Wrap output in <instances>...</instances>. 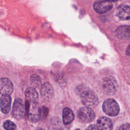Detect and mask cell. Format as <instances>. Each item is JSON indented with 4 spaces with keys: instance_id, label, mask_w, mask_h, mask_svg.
I'll return each instance as SVG.
<instances>
[{
    "instance_id": "13",
    "label": "cell",
    "mask_w": 130,
    "mask_h": 130,
    "mask_svg": "<svg viewBox=\"0 0 130 130\" xmlns=\"http://www.w3.org/2000/svg\"><path fill=\"white\" fill-rule=\"evenodd\" d=\"M26 101L30 104H37L38 102V94L36 90L33 87L27 88L25 92Z\"/></svg>"
},
{
    "instance_id": "8",
    "label": "cell",
    "mask_w": 130,
    "mask_h": 130,
    "mask_svg": "<svg viewBox=\"0 0 130 130\" xmlns=\"http://www.w3.org/2000/svg\"><path fill=\"white\" fill-rule=\"evenodd\" d=\"M37 104H30L29 112L28 113V119L31 122H37L41 117V108H39Z\"/></svg>"
},
{
    "instance_id": "12",
    "label": "cell",
    "mask_w": 130,
    "mask_h": 130,
    "mask_svg": "<svg viewBox=\"0 0 130 130\" xmlns=\"http://www.w3.org/2000/svg\"><path fill=\"white\" fill-rule=\"evenodd\" d=\"M116 16L121 20H130V6H119L116 11Z\"/></svg>"
},
{
    "instance_id": "17",
    "label": "cell",
    "mask_w": 130,
    "mask_h": 130,
    "mask_svg": "<svg viewBox=\"0 0 130 130\" xmlns=\"http://www.w3.org/2000/svg\"><path fill=\"white\" fill-rule=\"evenodd\" d=\"M4 127L6 130H15L16 125L10 120H6L4 123Z\"/></svg>"
},
{
    "instance_id": "24",
    "label": "cell",
    "mask_w": 130,
    "mask_h": 130,
    "mask_svg": "<svg viewBox=\"0 0 130 130\" xmlns=\"http://www.w3.org/2000/svg\"><path fill=\"white\" fill-rule=\"evenodd\" d=\"M75 130H79V129H75Z\"/></svg>"
},
{
    "instance_id": "14",
    "label": "cell",
    "mask_w": 130,
    "mask_h": 130,
    "mask_svg": "<svg viewBox=\"0 0 130 130\" xmlns=\"http://www.w3.org/2000/svg\"><path fill=\"white\" fill-rule=\"evenodd\" d=\"M11 98L9 95H2L1 98V110L4 114L8 113L11 108Z\"/></svg>"
},
{
    "instance_id": "22",
    "label": "cell",
    "mask_w": 130,
    "mask_h": 130,
    "mask_svg": "<svg viewBox=\"0 0 130 130\" xmlns=\"http://www.w3.org/2000/svg\"><path fill=\"white\" fill-rule=\"evenodd\" d=\"M105 1H108V2H116V1H117L118 0H105Z\"/></svg>"
},
{
    "instance_id": "20",
    "label": "cell",
    "mask_w": 130,
    "mask_h": 130,
    "mask_svg": "<svg viewBox=\"0 0 130 130\" xmlns=\"http://www.w3.org/2000/svg\"><path fill=\"white\" fill-rule=\"evenodd\" d=\"M97 126L94 124H91L88 126L86 130H97Z\"/></svg>"
},
{
    "instance_id": "23",
    "label": "cell",
    "mask_w": 130,
    "mask_h": 130,
    "mask_svg": "<svg viewBox=\"0 0 130 130\" xmlns=\"http://www.w3.org/2000/svg\"><path fill=\"white\" fill-rule=\"evenodd\" d=\"M36 130H43L42 128H38L36 129Z\"/></svg>"
},
{
    "instance_id": "5",
    "label": "cell",
    "mask_w": 130,
    "mask_h": 130,
    "mask_svg": "<svg viewBox=\"0 0 130 130\" xmlns=\"http://www.w3.org/2000/svg\"><path fill=\"white\" fill-rule=\"evenodd\" d=\"M12 114L17 119L19 120L23 118L25 114V109L22 99L20 98L15 99L13 106Z\"/></svg>"
},
{
    "instance_id": "1",
    "label": "cell",
    "mask_w": 130,
    "mask_h": 130,
    "mask_svg": "<svg viewBox=\"0 0 130 130\" xmlns=\"http://www.w3.org/2000/svg\"><path fill=\"white\" fill-rule=\"evenodd\" d=\"M81 98L83 105L90 108H95L99 104L98 97L92 90L84 91L82 93Z\"/></svg>"
},
{
    "instance_id": "16",
    "label": "cell",
    "mask_w": 130,
    "mask_h": 130,
    "mask_svg": "<svg viewBox=\"0 0 130 130\" xmlns=\"http://www.w3.org/2000/svg\"><path fill=\"white\" fill-rule=\"evenodd\" d=\"M30 82L33 86L38 87L40 85L41 81L39 76L37 75H33L30 77Z\"/></svg>"
},
{
    "instance_id": "10",
    "label": "cell",
    "mask_w": 130,
    "mask_h": 130,
    "mask_svg": "<svg viewBox=\"0 0 130 130\" xmlns=\"http://www.w3.org/2000/svg\"><path fill=\"white\" fill-rule=\"evenodd\" d=\"M40 93L44 100L49 101L53 95V88L49 83L46 82L42 85Z\"/></svg>"
},
{
    "instance_id": "15",
    "label": "cell",
    "mask_w": 130,
    "mask_h": 130,
    "mask_svg": "<svg viewBox=\"0 0 130 130\" xmlns=\"http://www.w3.org/2000/svg\"><path fill=\"white\" fill-rule=\"evenodd\" d=\"M74 115L72 111L68 108H65L62 112V120L64 124L70 123L74 119Z\"/></svg>"
},
{
    "instance_id": "11",
    "label": "cell",
    "mask_w": 130,
    "mask_h": 130,
    "mask_svg": "<svg viewBox=\"0 0 130 130\" xmlns=\"http://www.w3.org/2000/svg\"><path fill=\"white\" fill-rule=\"evenodd\" d=\"M96 126L98 130H112L113 123L109 118L101 117L97 120Z\"/></svg>"
},
{
    "instance_id": "4",
    "label": "cell",
    "mask_w": 130,
    "mask_h": 130,
    "mask_svg": "<svg viewBox=\"0 0 130 130\" xmlns=\"http://www.w3.org/2000/svg\"><path fill=\"white\" fill-rule=\"evenodd\" d=\"M77 116L81 121L84 123H88L94 119L95 113L91 108L84 107L81 108L78 110Z\"/></svg>"
},
{
    "instance_id": "18",
    "label": "cell",
    "mask_w": 130,
    "mask_h": 130,
    "mask_svg": "<svg viewBox=\"0 0 130 130\" xmlns=\"http://www.w3.org/2000/svg\"><path fill=\"white\" fill-rule=\"evenodd\" d=\"M118 130H130V124L124 123L122 124L119 128Z\"/></svg>"
},
{
    "instance_id": "3",
    "label": "cell",
    "mask_w": 130,
    "mask_h": 130,
    "mask_svg": "<svg viewBox=\"0 0 130 130\" xmlns=\"http://www.w3.org/2000/svg\"><path fill=\"white\" fill-rule=\"evenodd\" d=\"M103 110L108 115L115 116L119 113V107L118 103L114 100L109 99L104 102Z\"/></svg>"
},
{
    "instance_id": "2",
    "label": "cell",
    "mask_w": 130,
    "mask_h": 130,
    "mask_svg": "<svg viewBox=\"0 0 130 130\" xmlns=\"http://www.w3.org/2000/svg\"><path fill=\"white\" fill-rule=\"evenodd\" d=\"M102 87L105 93L108 95H113L117 91L118 84L113 77L109 76L104 79Z\"/></svg>"
},
{
    "instance_id": "6",
    "label": "cell",
    "mask_w": 130,
    "mask_h": 130,
    "mask_svg": "<svg viewBox=\"0 0 130 130\" xmlns=\"http://www.w3.org/2000/svg\"><path fill=\"white\" fill-rule=\"evenodd\" d=\"M113 8L111 2L107 1L95 2L93 4V8L95 12L99 13H105L110 11Z\"/></svg>"
},
{
    "instance_id": "19",
    "label": "cell",
    "mask_w": 130,
    "mask_h": 130,
    "mask_svg": "<svg viewBox=\"0 0 130 130\" xmlns=\"http://www.w3.org/2000/svg\"><path fill=\"white\" fill-rule=\"evenodd\" d=\"M41 116L43 115L44 117H46L48 115V109L45 107H43L42 109H41Z\"/></svg>"
},
{
    "instance_id": "9",
    "label": "cell",
    "mask_w": 130,
    "mask_h": 130,
    "mask_svg": "<svg viewBox=\"0 0 130 130\" xmlns=\"http://www.w3.org/2000/svg\"><path fill=\"white\" fill-rule=\"evenodd\" d=\"M116 37L121 40H130V25H124L117 28L115 30Z\"/></svg>"
},
{
    "instance_id": "7",
    "label": "cell",
    "mask_w": 130,
    "mask_h": 130,
    "mask_svg": "<svg viewBox=\"0 0 130 130\" xmlns=\"http://www.w3.org/2000/svg\"><path fill=\"white\" fill-rule=\"evenodd\" d=\"M13 91L12 82L7 78H3L0 82V92L2 95H9Z\"/></svg>"
},
{
    "instance_id": "21",
    "label": "cell",
    "mask_w": 130,
    "mask_h": 130,
    "mask_svg": "<svg viewBox=\"0 0 130 130\" xmlns=\"http://www.w3.org/2000/svg\"><path fill=\"white\" fill-rule=\"evenodd\" d=\"M126 54L127 56L130 57V45H129L126 49Z\"/></svg>"
}]
</instances>
